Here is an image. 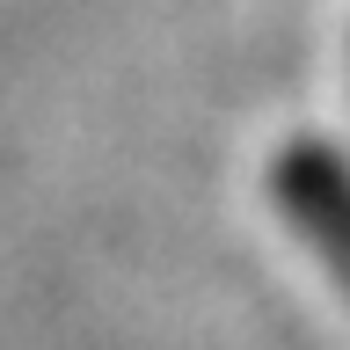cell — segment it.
<instances>
[{
    "mask_svg": "<svg viewBox=\"0 0 350 350\" xmlns=\"http://www.w3.org/2000/svg\"><path fill=\"white\" fill-rule=\"evenodd\" d=\"M278 197H284V212L306 226V241L336 262V278L350 284V183H343V168L321 161V153H284L278 161Z\"/></svg>",
    "mask_w": 350,
    "mask_h": 350,
    "instance_id": "1",
    "label": "cell"
}]
</instances>
